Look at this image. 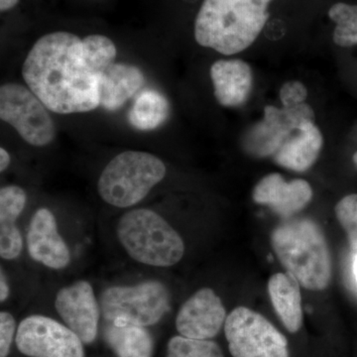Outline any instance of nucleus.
<instances>
[{
	"label": "nucleus",
	"instance_id": "obj_1",
	"mask_svg": "<svg viewBox=\"0 0 357 357\" xmlns=\"http://www.w3.org/2000/svg\"><path fill=\"white\" fill-rule=\"evenodd\" d=\"M116 46L102 34L81 38L55 31L40 37L23 62V79L47 109L84 114L100 107V82L114 64Z\"/></svg>",
	"mask_w": 357,
	"mask_h": 357
},
{
	"label": "nucleus",
	"instance_id": "obj_23",
	"mask_svg": "<svg viewBox=\"0 0 357 357\" xmlns=\"http://www.w3.org/2000/svg\"><path fill=\"white\" fill-rule=\"evenodd\" d=\"M166 357H225L222 349L208 340L177 335L169 340Z\"/></svg>",
	"mask_w": 357,
	"mask_h": 357
},
{
	"label": "nucleus",
	"instance_id": "obj_21",
	"mask_svg": "<svg viewBox=\"0 0 357 357\" xmlns=\"http://www.w3.org/2000/svg\"><path fill=\"white\" fill-rule=\"evenodd\" d=\"M170 115V103L166 96L153 89L142 91L136 98L128 119L134 128L150 131L165 123Z\"/></svg>",
	"mask_w": 357,
	"mask_h": 357
},
{
	"label": "nucleus",
	"instance_id": "obj_20",
	"mask_svg": "<svg viewBox=\"0 0 357 357\" xmlns=\"http://www.w3.org/2000/svg\"><path fill=\"white\" fill-rule=\"evenodd\" d=\"M105 337L117 357H152L154 340L145 326L109 324Z\"/></svg>",
	"mask_w": 357,
	"mask_h": 357
},
{
	"label": "nucleus",
	"instance_id": "obj_9",
	"mask_svg": "<svg viewBox=\"0 0 357 357\" xmlns=\"http://www.w3.org/2000/svg\"><path fill=\"white\" fill-rule=\"evenodd\" d=\"M18 351L29 357H84L83 342L67 326L48 317L33 314L16 332Z\"/></svg>",
	"mask_w": 357,
	"mask_h": 357
},
{
	"label": "nucleus",
	"instance_id": "obj_18",
	"mask_svg": "<svg viewBox=\"0 0 357 357\" xmlns=\"http://www.w3.org/2000/svg\"><path fill=\"white\" fill-rule=\"evenodd\" d=\"M145 83L142 70L136 66L114 63L100 82V107L109 112L121 109Z\"/></svg>",
	"mask_w": 357,
	"mask_h": 357
},
{
	"label": "nucleus",
	"instance_id": "obj_10",
	"mask_svg": "<svg viewBox=\"0 0 357 357\" xmlns=\"http://www.w3.org/2000/svg\"><path fill=\"white\" fill-rule=\"evenodd\" d=\"M307 121H314V110L306 102L294 107L267 105L261 121L249 129L243 148L251 156H274L284 143Z\"/></svg>",
	"mask_w": 357,
	"mask_h": 357
},
{
	"label": "nucleus",
	"instance_id": "obj_28",
	"mask_svg": "<svg viewBox=\"0 0 357 357\" xmlns=\"http://www.w3.org/2000/svg\"><path fill=\"white\" fill-rule=\"evenodd\" d=\"M10 163V154L4 148H0V172L3 173L4 171H6Z\"/></svg>",
	"mask_w": 357,
	"mask_h": 357
},
{
	"label": "nucleus",
	"instance_id": "obj_30",
	"mask_svg": "<svg viewBox=\"0 0 357 357\" xmlns=\"http://www.w3.org/2000/svg\"><path fill=\"white\" fill-rule=\"evenodd\" d=\"M352 270H354V278L357 284V252L354 255V263H352Z\"/></svg>",
	"mask_w": 357,
	"mask_h": 357
},
{
	"label": "nucleus",
	"instance_id": "obj_3",
	"mask_svg": "<svg viewBox=\"0 0 357 357\" xmlns=\"http://www.w3.org/2000/svg\"><path fill=\"white\" fill-rule=\"evenodd\" d=\"M271 244L281 264L301 286L323 291L332 279V259L325 234L310 218L282 222L271 234Z\"/></svg>",
	"mask_w": 357,
	"mask_h": 357
},
{
	"label": "nucleus",
	"instance_id": "obj_29",
	"mask_svg": "<svg viewBox=\"0 0 357 357\" xmlns=\"http://www.w3.org/2000/svg\"><path fill=\"white\" fill-rule=\"evenodd\" d=\"M20 0H0V11L6 13L20 3Z\"/></svg>",
	"mask_w": 357,
	"mask_h": 357
},
{
	"label": "nucleus",
	"instance_id": "obj_7",
	"mask_svg": "<svg viewBox=\"0 0 357 357\" xmlns=\"http://www.w3.org/2000/svg\"><path fill=\"white\" fill-rule=\"evenodd\" d=\"M0 119L34 147H46L57 136L50 110L24 84L7 83L0 88Z\"/></svg>",
	"mask_w": 357,
	"mask_h": 357
},
{
	"label": "nucleus",
	"instance_id": "obj_24",
	"mask_svg": "<svg viewBox=\"0 0 357 357\" xmlns=\"http://www.w3.org/2000/svg\"><path fill=\"white\" fill-rule=\"evenodd\" d=\"M335 215L357 252V195H349L335 206Z\"/></svg>",
	"mask_w": 357,
	"mask_h": 357
},
{
	"label": "nucleus",
	"instance_id": "obj_16",
	"mask_svg": "<svg viewBox=\"0 0 357 357\" xmlns=\"http://www.w3.org/2000/svg\"><path fill=\"white\" fill-rule=\"evenodd\" d=\"M27 195L18 185L0 190V256L14 260L22 252L23 239L16 222L24 211Z\"/></svg>",
	"mask_w": 357,
	"mask_h": 357
},
{
	"label": "nucleus",
	"instance_id": "obj_27",
	"mask_svg": "<svg viewBox=\"0 0 357 357\" xmlns=\"http://www.w3.org/2000/svg\"><path fill=\"white\" fill-rule=\"evenodd\" d=\"M9 295H10V287H9L3 270L1 269L0 271V302H6L8 299Z\"/></svg>",
	"mask_w": 357,
	"mask_h": 357
},
{
	"label": "nucleus",
	"instance_id": "obj_22",
	"mask_svg": "<svg viewBox=\"0 0 357 357\" xmlns=\"http://www.w3.org/2000/svg\"><path fill=\"white\" fill-rule=\"evenodd\" d=\"M328 16L335 23L333 42L340 47L357 45V6L351 4H333L328 10Z\"/></svg>",
	"mask_w": 357,
	"mask_h": 357
},
{
	"label": "nucleus",
	"instance_id": "obj_14",
	"mask_svg": "<svg viewBox=\"0 0 357 357\" xmlns=\"http://www.w3.org/2000/svg\"><path fill=\"white\" fill-rule=\"evenodd\" d=\"M255 203L264 204L277 215L289 218L304 210L312 198V189L302 178L286 181L280 174L265 176L253 190Z\"/></svg>",
	"mask_w": 357,
	"mask_h": 357
},
{
	"label": "nucleus",
	"instance_id": "obj_8",
	"mask_svg": "<svg viewBox=\"0 0 357 357\" xmlns=\"http://www.w3.org/2000/svg\"><path fill=\"white\" fill-rule=\"evenodd\" d=\"M232 357H290L288 340L259 312L237 307L225 324Z\"/></svg>",
	"mask_w": 357,
	"mask_h": 357
},
{
	"label": "nucleus",
	"instance_id": "obj_2",
	"mask_svg": "<svg viewBox=\"0 0 357 357\" xmlns=\"http://www.w3.org/2000/svg\"><path fill=\"white\" fill-rule=\"evenodd\" d=\"M273 0H204L195 20V39L223 55L241 53L266 25Z\"/></svg>",
	"mask_w": 357,
	"mask_h": 357
},
{
	"label": "nucleus",
	"instance_id": "obj_26",
	"mask_svg": "<svg viewBox=\"0 0 357 357\" xmlns=\"http://www.w3.org/2000/svg\"><path fill=\"white\" fill-rule=\"evenodd\" d=\"M16 332L15 319L10 312H0V357L8 356Z\"/></svg>",
	"mask_w": 357,
	"mask_h": 357
},
{
	"label": "nucleus",
	"instance_id": "obj_25",
	"mask_svg": "<svg viewBox=\"0 0 357 357\" xmlns=\"http://www.w3.org/2000/svg\"><path fill=\"white\" fill-rule=\"evenodd\" d=\"M279 96L283 107H297L306 102L307 89L299 81H290L282 86Z\"/></svg>",
	"mask_w": 357,
	"mask_h": 357
},
{
	"label": "nucleus",
	"instance_id": "obj_4",
	"mask_svg": "<svg viewBox=\"0 0 357 357\" xmlns=\"http://www.w3.org/2000/svg\"><path fill=\"white\" fill-rule=\"evenodd\" d=\"M116 234L129 257L141 264L171 267L184 257L182 237L150 208H134L124 213L117 222Z\"/></svg>",
	"mask_w": 357,
	"mask_h": 357
},
{
	"label": "nucleus",
	"instance_id": "obj_12",
	"mask_svg": "<svg viewBox=\"0 0 357 357\" xmlns=\"http://www.w3.org/2000/svg\"><path fill=\"white\" fill-rule=\"evenodd\" d=\"M227 321L222 301L211 288H202L191 296L176 318V328L181 335L195 340L217 337Z\"/></svg>",
	"mask_w": 357,
	"mask_h": 357
},
{
	"label": "nucleus",
	"instance_id": "obj_13",
	"mask_svg": "<svg viewBox=\"0 0 357 357\" xmlns=\"http://www.w3.org/2000/svg\"><path fill=\"white\" fill-rule=\"evenodd\" d=\"M26 243L30 257L44 266L62 270L70 264V249L59 234L57 220L49 208L35 211L28 227Z\"/></svg>",
	"mask_w": 357,
	"mask_h": 357
},
{
	"label": "nucleus",
	"instance_id": "obj_15",
	"mask_svg": "<svg viewBox=\"0 0 357 357\" xmlns=\"http://www.w3.org/2000/svg\"><path fill=\"white\" fill-rule=\"evenodd\" d=\"M211 79L218 102L225 107H239L252 91L250 66L238 59L218 60L211 68Z\"/></svg>",
	"mask_w": 357,
	"mask_h": 357
},
{
	"label": "nucleus",
	"instance_id": "obj_17",
	"mask_svg": "<svg viewBox=\"0 0 357 357\" xmlns=\"http://www.w3.org/2000/svg\"><path fill=\"white\" fill-rule=\"evenodd\" d=\"M323 144L321 130L314 121H307L275 153L274 161L289 170L305 172L318 159Z\"/></svg>",
	"mask_w": 357,
	"mask_h": 357
},
{
	"label": "nucleus",
	"instance_id": "obj_11",
	"mask_svg": "<svg viewBox=\"0 0 357 357\" xmlns=\"http://www.w3.org/2000/svg\"><path fill=\"white\" fill-rule=\"evenodd\" d=\"M55 307L66 326L91 344L98 337L100 307L89 282L79 280L61 288L56 295Z\"/></svg>",
	"mask_w": 357,
	"mask_h": 357
},
{
	"label": "nucleus",
	"instance_id": "obj_5",
	"mask_svg": "<svg viewBox=\"0 0 357 357\" xmlns=\"http://www.w3.org/2000/svg\"><path fill=\"white\" fill-rule=\"evenodd\" d=\"M166 173V165L159 157L128 150L116 155L105 167L98 181V195L115 208H130L146 198Z\"/></svg>",
	"mask_w": 357,
	"mask_h": 357
},
{
	"label": "nucleus",
	"instance_id": "obj_6",
	"mask_svg": "<svg viewBox=\"0 0 357 357\" xmlns=\"http://www.w3.org/2000/svg\"><path fill=\"white\" fill-rule=\"evenodd\" d=\"M170 307V292L158 280L133 286H112L100 297V310L109 324L116 326H154Z\"/></svg>",
	"mask_w": 357,
	"mask_h": 357
},
{
	"label": "nucleus",
	"instance_id": "obj_31",
	"mask_svg": "<svg viewBox=\"0 0 357 357\" xmlns=\"http://www.w3.org/2000/svg\"><path fill=\"white\" fill-rule=\"evenodd\" d=\"M354 164H356V165L357 166V152H356V153H354Z\"/></svg>",
	"mask_w": 357,
	"mask_h": 357
},
{
	"label": "nucleus",
	"instance_id": "obj_19",
	"mask_svg": "<svg viewBox=\"0 0 357 357\" xmlns=\"http://www.w3.org/2000/svg\"><path fill=\"white\" fill-rule=\"evenodd\" d=\"M299 282L289 273H276L268 281V292L275 312L289 333L299 332L303 326L302 297Z\"/></svg>",
	"mask_w": 357,
	"mask_h": 357
}]
</instances>
